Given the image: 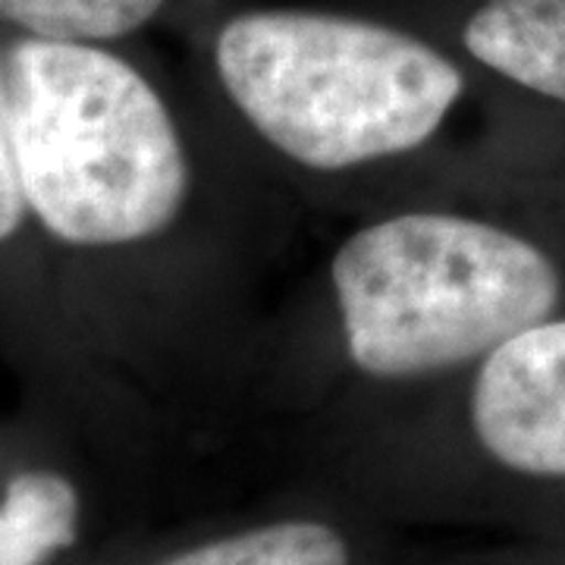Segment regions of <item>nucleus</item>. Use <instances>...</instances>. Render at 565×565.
I'll list each match as a JSON object with an SVG mask.
<instances>
[{"mask_svg": "<svg viewBox=\"0 0 565 565\" xmlns=\"http://www.w3.org/2000/svg\"><path fill=\"white\" fill-rule=\"evenodd\" d=\"M7 122L25 207L73 245H122L170 226L185 154L158 92L88 41H13Z\"/></svg>", "mask_w": 565, "mask_h": 565, "instance_id": "f257e3e1", "label": "nucleus"}, {"mask_svg": "<svg viewBox=\"0 0 565 565\" xmlns=\"http://www.w3.org/2000/svg\"><path fill=\"white\" fill-rule=\"evenodd\" d=\"M217 70L264 139L315 170L418 148L462 95V73L424 41L299 10L226 22Z\"/></svg>", "mask_w": 565, "mask_h": 565, "instance_id": "f03ea898", "label": "nucleus"}, {"mask_svg": "<svg viewBox=\"0 0 565 565\" xmlns=\"http://www.w3.org/2000/svg\"><path fill=\"white\" fill-rule=\"evenodd\" d=\"M349 355L374 377H418L490 355L553 318L563 280L537 245L452 214H403L333 258Z\"/></svg>", "mask_w": 565, "mask_h": 565, "instance_id": "7ed1b4c3", "label": "nucleus"}, {"mask_svg": "<svg viewBox=\"0 0 565 565\" xmlns=\"http://www.w3.org/2000/svg\"><path fill=\"white\" fill-rule=\"evenodd\" d=\"M471 424L500 465L565 481V318L534 323L487 355Z\"/></svg>", "mask_w": 565, "mask_h": 565, "instance_id": "20e7f679", "label": "nucleus"}, {"mask_svg": "<svg viewBox=\"0 0 565 565\" xmlns=\"http://www.w3.org/2000/svg\"><path fill=\"white\" fill-rule=\"evenodd\" d=\"M462 41L475 61L565 104V0H484Z\"/></svg>", "mask_w": 565, "mask_h": 565, "instance_id": "39448f33", "label": "nucleus"}, {"mask_svg": "<svg viewBox=\"0 0 565 565\" xmlns=\"http://www.w3.org/2000/svg\"><path fill=\"white\" fill-rule=\"evenodd\" d=\"M79 497L54 471H25L0 505V565H41L76 541Z\"/></svg>", "mask_w": 565, "mask_h": 565, "instance_id": "423d86ee", "label": "nucleus"}, {"mask_svg": "<svg viewBox=\"0 0 565 565\" xmlns=\"http://www.w3.org/2000/svg\"><path fill=\"white\" fill-rule=\"evenodd\" d=\"M167 0H0V22L51 41L122 39L158 17Z\"/></svg>", "mask_w": 565, "mask_h": 565, "instance_id": "0eeeda50", "label": "nucleus"}, {"mask_svg": "<svg viewBox=\"0 0 565 565\" xmlns=\"http://www.w3.org/2000/svg\"><path fill=\"white\" fill-rule=\"evenodd\" d=\"M163 565H349V546L318 522H280L195 546Z\"/></svg>", "mask_w": 565, "mask_h": 565, "instance_id": "6e6552de", "label": "nucleus"}, {"mask_svg": "<svg viewBox=\"0 0 565 565\" xmlns=\"http://www.w3.org/2000/svg\"><path fill=\"white\" fill-rule=\"evenodd\" d=\"M22 217H25V199H22L20 173H17L13 145H10L7 85H3V66H0V243L20 230Z\"/></svg>", "mask_w": 565, "mask_h": 565, "instance_id": "1a4fd4ad", "label": "nucleus"}]
</instances>
